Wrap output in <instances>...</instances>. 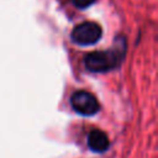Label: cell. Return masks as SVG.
Listing matches in <instances>:
<instances>
[{"mask_svg":"<svg viewBox=\"0 0 158 158\" xmlns=\"http://www.w3.org/2000/svg\"><path fill=\"white\" fill-rule=\"evenodd\" d=\"M70 105L73 110L81 116H94L100 110L96 98L86 90L75 91L70 98Z\"/></svg>","mask_w":158,"mask_h":158,"instance_id":"3957f363","label":"cell"},{"mask_svg":"<svg viewBox=\"0 0 158 158\" xmlns=\"http://www.w3.org/2000/svg\"><path fill=\"white\" fill-rule=\"evenodd\" d=\"M102 35L101 27L96 22H83L72 31V41L79 46L95 44Z\"/></svg>","mask_w":158,"mask_h":158,"instance_id":"7a4b0ae2","label":"cell"},{"mask_svg":"<svg viewBox=\"0 0 158 158\" xmlns=\"http://www.w3.org/2000/svg\"><path fill=\"white\" fill-rule=\"evenodd\" d=\"M126 54V43L123 38L116 41L111 49L96 51L85 56L84 64L89 72L93 73H105L112 70L120 65Z\"/></svg>","mask_w":158,"mask_h":158,"instance_id":"6da1fadb","label":"cell"},{"mask_svg":"<svg viewBox=\"0 0 158 158\" xmlns=\"http://www.w3.org/2000/svg\"><path fill=\"white\" fill-rule=\"evenodd\" d=\"M72 1H73V4L77 7H79V9H86L90 5H93L95 0H72Z\"/></svg>","mask_w":158,"mask_h":158,"instance_id":"5b68a950","label":"cell"},{"mask_svg":"<svg viewBox=\"0 0 158 158\" xmlns=\"http://www.w3.org/2000/svg\"><path fill=\"white\" fill-rule=\"evenodd\" d=\"M110 141L107 135L101 130H93L88 136V147L95 153H102L109 149Z\"/></svg>","mask_w":158,"mask_h":158,"instance_id":"277c9868","label":"cell"}]
</instances>
